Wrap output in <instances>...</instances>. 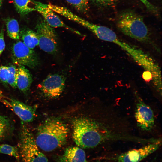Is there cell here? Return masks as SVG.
Returning <instances> with one entry per match:
<instances>
[{
    "mask_svg": "<svg viewBox=\"0 0 162 162\" xmlns=\"http://www.w3.org/2000/svg\"><path fill=\"white\" fill-rule=\"evenodd\" d=\"M68 133V126L63 121L49 118L38 127L36 142L42 150L51 151L66 144Z\"/></svg>",
    "mask_w": 162,
    "mask_h": 162,
    "instance_id": "obj_1",
    "label": "cell"
},
{
    "mask_svg": "<svg viewBox=\"0 0 162 162\" xmlns=\"http://www.w3.org/2000/svg\"><path fill=\"white\" fill-rule=\"evenodd\" d=\"M117 26L124 34L138 41L146 42L149 39L148 29L142 17L133 11L122 13L117 20Z\"/></svg>",
    "mask_w": 162,
    "mask_h": 162,
    "instance_id": "obj_2",
    "label": "cell"
},
{
    "mask_svg": "<svg viewBox=\"0 0 162 162\" xmlns=\"http://www.w3.org/2000/svg\"><path fill=\"white\" fill-rule=\"evenodd\" d=\"M20 147L24 162H48L39 150L33 135L23 122L21 121Z\"/></svg>",
    "mask_w": 162,
    "mask_h": 162,
    "instance_id": "obj_3",
    "label": "cell"
},
{
    "mask_svg": "<svg viewBox=\"0 0 162 162\" xmlns=\"http://www.w3.org/2000/svg\"><path fill=\"white\" fill-rule=\"evenodd\" d=\"M40 48L45 52L54 55L58 49V38L53 28L44 20L40 22L36 27Z\"/></svg>",
    "mask_w": 162,
    "mask_h": 162,
    "instance_id": "obj_4",
    "label": "cell"
},
{
    "mask_svg": "<svg viewBox=\"0 0 162 162\" xmlns=\"http://www.w3.org/2000/svg\"><path fill=\"white\" fill-rule=\"evenodd\" d=\"M12 58L14 62L20 66L33 68L39 64V60L35 52L27 47L22 41L16 42L12 48Z\"/></svg>",
    "mask_w": 162,
    "mask_h": 162,
    "instance_id": "obj_5",
    "label": "cell"
},
{
    "mask_svg": "<svg viewBox=\"0 0 162 162\" xmlns=\"http://www.w3.org/2000/svg\"><path fill=\"white\" fill-rule=\"evenodd\" d=\"M135 117L138 127L145 131L151 130L154 125V117L150 107L136 94Z\"/></svg>",
    "mask_w": 162,
    "mask_h": 162,
    "instance_id": "obj_6",
    "label": "cell"
},
{
    "mask_svg": "<svg viewBox=\"0 0 162 162\" xmlns=\"http://www.w3.org/2000/svg\"><path fill=\"white\" fill-rule=\"evenodd\" d=\"M161 144V139L150 143L141 148L130 150L115 158L118 162H140L157 150Z\"/></svg>",
    "mask_w": 162,
    "mask_h": 162,
    "instance_id": "obj_7",
    "label": "cell"
},
{
    "mask_svg": "<svg viewBox=\"0 0 162 162\" xmlns=\"http://www.w3.org/2000/svg\"><path fill=\"white\" fill-rule=\"evenodd\" d=\"M65 80V77L62 75L54 74L49 75L40 84V89L45 97L56 98L63 91Z\"/></svg>",
    "mask_w": 162,
    "mask_h": 162,
    "instance_id": "obj_8",
    "label": "cell"
},
{
    "mask_svg": "<svg viewBox=\"0 0 162 162\" xmlns=\"http://www.w3.org/2000/svg\"><path fill=\"white\" fill-rule=\"evenodd\" d=\"M36 10L40 13L44 18L45 21L52 28L62 27L82 36L79 31L66 25L47 4L34 1Z\"/></svg>",
    "mask_w": 162,
    "mask_h": 162,
    "instance_id": "obj_9",
    "label": "cell"
},
{
    "mask_svg": "<svg viewBox=\"0 0 162 162\" xmlns=\"http://www.w3.org/2000/svg\"><path fill=\"white\" fill-rule=\"evenodd\" d=\"M9 103L16 114L24 123L32 122L35 115L36 107L29 106L14 98H10Z\"/></svg>",
    "mask_w": 162,
    "mask_h": 162,
    "instance_id": "obj_10",
    "label": "cell"
},
{
    "mask_svg": "<svg viewBox=\"0 0 162 162\" xmlns=\"http://www.w3.org/2000/svg\"><path fill=\"white\" fill-rule=\"evenodd\" d=\"M59 160L60 162H87L84 151L78 147H70L66 148Z\"/></svg>",
    "mask_w": 162,
    "mask_h": 162,
    "instance_id": "obj_11",
    "label": "cell"
},
{
    "mask_svg": "<svg viewBox=\"0 0 162 162\" xmlns=\"http://www.w3.org/2000/svg\"><path fill=\"white\" fill-rule=\"evenodd\" d=\"M17 87L25 93L29 89L32 82V78L29 71L24 66L17 68Z\"/></svg>",
    "mask_w": 162,
    "mask_h": 162,
    "instance_id": "obj_12",
    "label": "cell"
},
{
    "mask_svg": "<svg viewBox=\"0 0 162 162\" xmlns=\"http://www.w3.org/2000/svg\"><path fill=\"white\" fill-rule=\"evenodd\" d=\"M22 42L27 47L33 49L38 45L39 39L36 32L28 29H24L20 32Z\"/></svg>",
    "mask_w": 162,
    "mask_h": 162,
    "instance_id": "obj_13",
    "label": "cell"
},
{
    "mask_svg": "<svg viewBox=\"0 0 162 162\" xmlns=\"http://www.w3.org/2000/svg\"><path fill=\"white\" fill-rule=\"evenodd\" d=\"M16 10L24 16L36 11L34 1L33 0H13Z\"/></svg>",
    "mask_w": 162,
    "mask_h": 162,
    "instance_id": "obj_14",
    "label": "cell"
},
{
    "mask_svg": "<svg viewBox=\"0 0 162 162\" xmlns=\"http://www.w3.org/2000/svg\"><path fill=\"white\" fill-rule=\"evenodd\" d=\"M8 34L10 38L16 40L20 38V30L18 22L14 18H8L5 20Z\"/></svg>",
    "mask_w": 162,
    "mask_h": 162,
    "instance_id": "obj_15",
    "label": "cell"
},
{
    "mask_svg": "<svg viewBox=\"0 0 162 162\" xmlns=\"http://www.w3.org/2000/svg\"><path fill=\"white\" fill-rule=\"evenodd\" d=\"M11 128V122L8 118L0 115V139L8 134Z\"/></svg>",
    "mask_w": 162,
    "mask_h": 162,
    "instance_id": "obj_16",
    "label": "cell"
},
{
    "mask_svg": "<svg viewBox=\"0 0 162 162\" xmlns=\"http://www.w3.org/2000/svg\"><path fill=\"white\" fill-rule=\"evenodd\" d=\"M78 11L86 13L89 9L88 0H65Z\"/></svg>",
    "mask_w": 162,
    "mask_h": 162,
    "instance_id": "obj_17",
    "label": "cell"
},
{
    "mask_svg": "<svg viewBox=\"0 0 162 162\" xmlns=\"http://www.w3.org/2000/svg\"><path fill=\"white\" fill-rule=\"evenodd\" d=\"M0 153L13 156L17 159L19 158V155L17 148L7 144L0 145Z\"/></svg>",
    "mask_w": 162,
    "mask_h": 162,
    "instance_id": "obj_18",
    "label": "cell"
},
{
    "mask_svg": "<svg viewBox=\"0 0 162 162\" xmlns=\"http://www.w3.org/2000/svg\"><path fill=\"white\" fill-rule=\"evenodd\" d=\"M8 67L10 71V75L8 81V84L13 88H16L17 68L13 66Z\"/></svg>",
    "mask_w": 162,
    "mask_h": 162,
    "instance_id": "obj_19",
    "label": "cell"
},
{
    "mask_svg": "<svg viewBox=\"0 0 162 162\" xmlns=\"http://www.w3.org/2000/svg\"><path fill=\"white\" fill-rule=\"evenodd\" d=\"M10 75L8 67L6 66H0V81L3 84L7 85Z\"/></svg>",
    "mask_w": 162,
    "mask_h": 162,
    "instance_id": "obj_20",
    "label": "cell"
},
{
    "mask_svg": "<svg viewBox=\"0 0 162 162\" xmlns=\"http://www.w3.org/2000/svg\"><path fill=\"white\" fill-rule=\"evenodd\" d=\"M97 4L104 7H111L115 5L119 0H92Z\"/></svg>",
    "mask_w": 162,
    "mask_h": 162,
    "instance_id": "obj_21",
    "label": "cell"
},
{
    "mask_svg": "<svg viewBox=\"0 0 162 162\" xmlns=\"http://www.w3.org/2000/svg\"><path fill=\"white\" fill-rule=\"evenodd\" d=\"M4 35V29L2 28L0 31V55L2 53L5 47Z\"/></svg>",
    "mask_w": 162,
    "mask_h": 162,
    "instance_id": "obj_22",
    "label": "cell"
},
{
    "mask_svg": "<svg viewBox=\"0 0 162 162\" xmlns=\"http://www.w3.org/2000/svg\"><path fill=\"white\" fill-rule=\"evenodd\" d=\"M141 1L146 6L149 11L155 12L157 11V9L148 0H139Z\"/></svg>",
    "mask_w": 162,
    "mask_h": 162,
    "instance_id": "obj_23",
    "label": "cell"
},
{
    "mask_svg": "<svg viewBox=\"0 0 162 162\" xmlns=\"http://www.w3.org/2000/svg\"><path fill=\"white\" fill-rule=\"evenodd\" d=\"M143 78L146 81H148L150 80H152V76L150 72L146 71V72L143 73Z\"/></svg>",
    "mask_w": 162,
    "mask_h": 162,
    "instance_id": "obj_24",
    "label": "cell"
},
{
    "mask_svg": "<svg viewBox=\"0 0 162 162\" xmlns=\"http://www.w3.org/2000/svg\"><path fill=\"white\" fill-rule=\"evenodd\" d=\"M3 97V95L2 94V92L0 90V100H1Z\"/></svg>",
    "mask_w": 162,
    "mask_h": 162,
    "instance_id": "obj_25",
    "label": "cell"
},
{
    "mask_svg": "<svg viewBox=\"0 0 162 162\" xmlns=\"http://www.w3.org/2000/svg\"><path fill=\"white\" fill-rule=\"evenodd\" d=\"M2 0H0V8H1L2 5Z\"/></svg>",
    "mask_w": 162,
    "mask_h": 162,
    "instance_id": "obj_26",
    "label": "cell"
}]
</instances>
